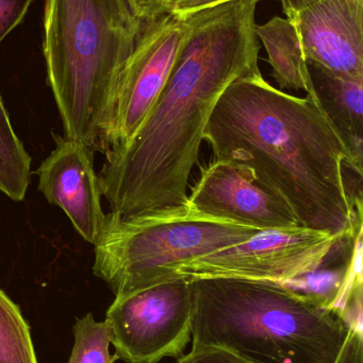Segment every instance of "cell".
I'll return each instance as SVG.
<instances>
[{
  "label": "cell",
  "instance_id": "obj_13",
  "mask_svg": "<svg viewBox=\"0 0 363 363\" xmlns=\"http://www.w3.org/2000/svg\"><path fill=\"white\" fill-rule=\"evenodd\" d=\"M255 31L266 49L272 76L279 87L307 91L309 74L306 57L292 19L274 16L264 25H256Z\"/></svg>",
  "mask_w": 363,
  "mask_h": 363
},
{
  "label": "cell",
  "instance_id": "obj_18",
  "mask_svg": "<svg viewBox=\"0 0 363 363\" xmlns=\"http://www.w3.org/2000/svg\"><path fill=\"white\" fill-rule=\"evenodd\" d=\"M177 363H246L226 350L219 347H192L190 353L179 356Z\"/></svg>",
  "mask_w": 363,
  "mask_h": 363
},
{
  "label": "cell",
  "instance_id": "obj_1",
  "mask_svg": "<svg viewBox=\"0 0 363 363\" xmlns=\"http://www.w3.org/2000/svg\"><path fill=\"white\" fill-rule=\"evenodd\" d=\"M259 0H230L185 15L170 77L134 135L111 148L98 174L119 217L187 204L192 170L215 104L234 81L259 74Z\"/></svg>",
  "mask_w": 363,
  "mask_h": 363
},
{
  "label": "cell",
  "instance_id": "obj_21",
  "mask_svg": "<svg viewBox=\"0 0 363 363\" xmlns=\"http://www.w3.org/2000/svg\"><path fill=\"white\" fill-rule=\"evenodd\" d=\"M139 18H147L164 10L166 0H127Z\"/></svg>",
  "mask_w": 363,
  "mask_h": 363
},
{
  "label": "cell",
  "instance_id": "obj_5",
  "mask_svg": "<svg viewBox=\"0 0 363 363\" xmlns=\"http://www.w3.org/2000/svg\"><path fill=\"white\" fill-rule=\"evenodd\" d=\"M253 226L211 217L185 204L134 217L106 215L93 272L115 296L170 281L179 264L249 240Z\"/></svg>",
  "mask_w": 363,
  "mask_h": 363
},
{
  "label": "cell",
  "instance_id": "obj_16",
  "mask_svg": "<svg viewBox=\"0 0 363 363\" xmlns=\"http://www.w3.org/2000/svg\"><path fill=\"white\" fill-rule=\"evenodd\" d=\"M74 347L67 363H114L117 356L111 355V330L106 321L98 322L92 313L76 320Z\"/></svg>",
  "mask_w": 363,
  "mask_h": 363
},
{
  "label": "cell",
  "instance_id": "obj_9",
  "mask_svg": "<svg viewBox=\"0 0 363 363\" xmlns=\"http://www.w3.org/2000/svg\"><path fill=\"white\" fill-rule=\"evenodd\" d=\"M187 204L211 217L230 220L258 230L302 228L291 209L264 189L249 172L215 160L202 170L188 194Z\"/></svg>",
  "mask_w": 363,
  "mask_h": 363
},
{
  "label": "cell",
  "instance_id": "obj_15",
  "mask_svg": "<svg viewBox=\"0 0 363 363\" xmlns=\"http://www.w3.org/2000/svg\"><path fill=\"white\" fill-rule=\"evenodd\" d=\"M0 363H38L29 324L0 289Z\"/></svg>",
  "mask_w": 363,
  "mask_h": 363
},
{
  "label": "cell",
  "instance_id": "obj_3",
  "mask_svg": "<svg viewBox=\"0 0 363 363\" xmlns=\"http://www.w3.org/2000/svg\"><path fill=\"white\" fill-rule=\"evenodd\" d=\"M193 349L219 347L246 363H336L347 324L269 281L189 279Z\"/></svg>",
  "mask_w": 363,
  "mask_h": 363
},
{
  "label": "cell",
  "instance_id": "obj_2",
  "mask_svg": "<svg viewBox=\"0 0 363 363\" xmlns=\"http://www.w3.org/2000/svg\"><path fill=\"white\" fill-rule=\"evenodd\" d=\"M306 93L275 89L261 72L239 79L215 104L204 140L215 160L242 168L283 201L303 228L351 234L362 191L350 188L347 149Z\"/></svg>",
  "mask_w": 363,
  "mask_h": 363
},
{
  "label": "cell",
  "instance_id": "obj_10",
  "mask_svg": "<svg viewBox=\"0 0 363 363\" xmlns=\"http://www.w3.org/2000/svg\"><path fill=\"white\" fill-rule=\"evenodd\" d=\"M55 149L36 174L38 189L50 204L60 207L78 234L95 245L104 228L99 179L93 164L94 151L77 140L53 135Z\"/></svg>",
  "mask_w": 363,
  "mask_h": 363
},
{
  "label": "cell",
  "instance_id": "obj_14",
  "mask_svg": "<svg viewBox=\"0 0 363 363\" xmlns=\"http://www.w3.org/2000/svg\"><path fill=\"white\" fill-rule=\"evenodd\" d=\"M31 157L15 134L0 95V191L11 200L23 201L31 174Z\"/></svg>",
  "mask_w": 363,
  "mask_h": 363
},
{
  "label": "cell",
  "instance_id": "obj_12",
  "mask_svg": "<svg viewBox=\"0 0 363 363\" xmlns=\"http://www.w3.org/2000/svg\"><path fill=\"white\" fill-rule=\"evenodd\" d=\"M307 68L308 89L342 140L347 166L362 180L363 77L335 74L313 62H307Z\"/></svg>",
  "mask_w": 363,
  "mask_h": 363
},
{
  "label": "cell",
  "instance_id": "obj_20",
  "mask_svg": "<svg viewBox=\"0 0 363 363\" xmlns=\"http://www.w3.org/2000/svg\"><path fill=\"white\" fill-rule=\"evenodd\" d=\"M226 1H230V0H166L164 10L170 11L179 16H185L202 9Z\"/></svg>",
  "mask_w": 363,
  "mask_h": 363
},
{
  "label": "cell",
  "instance_id": "obj_7",
  "mask_svg": "<svg viewBox=\"0 0 363 363\" xmlns=\"http://www.w3.org/2000/svg\"><path fill=\"white\" fill-rule=\"evenodd\" d=\"M190 281L170 279L115 300L107 311L115 355L128 363H158L183 355L191 340Z\"/></svg>",
  "mask_w": 363,
  "mask_h": 363
},
{
  "label": "cell",
  "instance_id": "obj_8",
  "mask_svg": "<svg viewBox=\"0 0 363 363\" xmlns=\"http://www.w3.org/2000/svg\"><path fill=\"white\" fill-rule=\"evenodd\" d=\"M183 31V17L170 11L141 21L117 89L106 153L129 140L153 108L176 61Z\"/></svg>",
  "mask_w": 363,
  "mask_h": 363
},
{
  "label": "cell",
  "instance_id": "obj_11",
  "mask_svg": "<svg viewBox=\"0 0 363 363\" xmlns=\"http://www.w3.org/2000/svg\"><path fill=\"white\" fill-rule=\"evenodd\" d=\"M307 62L335 74L363 77V0H319L287 16Z\"/></svg>",
  "mask_w": 363,
  "mask_h": 363
},
{
  "label": "cell",
  "instance_id": "obj_17",
  "mask_svg": "<svg viewBox=\"0 0 363 363\" xmlns=\"http://www.w3.org/2000/svg\"><path fill=\"white\" fill-rule=\"evenodd\" d=\"M33 0H0V43L23 21Z\"/></svg>",
  "mask_w": 363,
  "mask_h": 363
},
{
  "label": "cell",
  "instance_id": "obj_19",
  "mask_svg": "<svg viewBox=\"0 0 363 363\" xmlns=\"http://www.w3.org/2000/svg\"><path fill=\"white\" fill-rule=\"evenodd\" d=\"M336 363H363V335L360 328H350Z\"/></svg>",
  "mask_w": 363,
  "mask_h": 363
},
{
  "label": "cell",
  "instance_id": "obj_6",
  "mask_svg": "<svg viewBox=\"0 0 363 363\" xmlns=\"http://www.w3.org/2000/svg\"><path fill=\"white\" fill-rule=\"evenodd\" d=\"M353 235L354 230L332 234L303 226L261 230L244 242L179 264L170 281L229 279L285 285L327 266L338 250L350 245Z\"/></svg>",
  "mask_w": 363,
  "mask_h": 363
},
{
  "label": "cell",
  "instance_id": "obj_22",
  "mask_svg": "<svg viewBox=\"0 0 363 363\" xmlns=\"http://www.w3.org/2000/svg\"><path fill=\"white\" fill-rule=\"evenodd\" d=\"M315 1H319V0H281L286 16H289Z\"/></svg>",
  "mask_w": 363,
  "mask_h": 363
},
{
  "label": "cell",
  "instance_id": "obj_4",
  "mask_svg": "<svg viewBox=\"0 0 363 363\" xmlns=\"http://www.w3.org/2000/svg\"><path fill=\"white\" fill-rule=\"evenodd\" d=\"M141 21L127 0H46L44 55L66 138L106 153Z\"/></svg>",
  "mask_w": 363,
  "mask_h": 363
}]
</instances>
